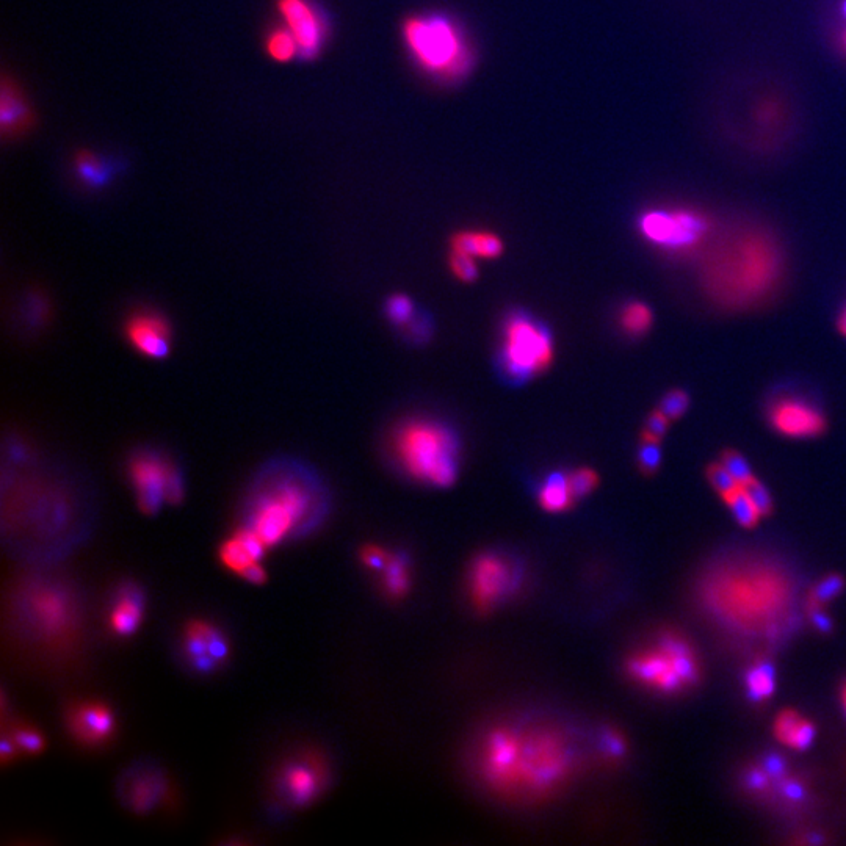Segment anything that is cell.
Masks as SVG:
<instances>
[{"instance_id":"cell-50","label":"cell","mask_w":846,"mask_h":846,"mask_svg":"<svg viewBox=\"0 0 846 846\" xmlns=\"http://www.w3.org/2000/svg\"><path fill=\"white\" fill-rule=\"evenodd\" d=\"M0 756H2V763H4V765H7L8 762H13V760L19 759V756H21V752L18 751V748H16L13 740H11L5 732L4 737H2V746H0Z\"/></svg>"},{"instance_id":"cell-5","label":"cell","mask_w":846,"mask_h":846,"mask_svg":"<svg viewBox=\"0 0 846 846\" xmlns=\"http://www.w3.org/2000/svg\"><path fill=\"white\" fill-rule=\"evenodd\" d=\"M256 492L278 502L295 519L298 536L312 532L328 511V494L322 481L297 464H275L265 470Z\"/></svg>"},{"instance_id":"cell-33","label":"cell","mask_w":846,"mask_h":846,"mask_svg":"<svg viewBox=\"0 0 846 846\" xmlns=\"http://www.w3.org/2000/svg\"><path fill=\"white\" fill-rule=\"evenodd\" d=\"M707 478H709L713 489L723 497H727L732 492L737 491L738 488H742L723 463L710 464L709 469H707Z\"/></svg>"},{"instance_id":"cell-14","label":"cell","mask_w":846,"mask_h":846,"mask_svg":"<svg viewBox=\"0 0 846 846\" xmlns=\"http://www.w3.org/2000/svg\"><path fill=\"white\" fill-rule=\"evenodd\" d=\"M124 334L132 348L149 359L170 355L173 328L165 315L154 309H137L127 317Z\"/></svg>"},{"instance_id":"cell-41","label":"cell","mask_w":846,"mask_h":846,"mask_svg":"<svg viewBox=\"0 0 846 846\" xmlns=\"http://www.w3.org/2000/svg\"><path fill=\"white\" fill-rule=\"evenodd\" d=\"M801 721L803 720L795 712L782 713L778 718V723H776V735H778L779 740L789 745Z\"/></svg>"},{"instance_id":"cell-20","label":"cell","mask_w":846,"mask_h":846,"mask_svg":"<svg viewBox=\"0 0 846 846\" xmlns=\"http://www.w3.org/2000/svg\"><path fill=\"white\" fill-rule=\"evenodd\" d=\"M452 251L469 254L475 259H494L503 253V242L492 232L464 231L453 237Z\"/></svg>"},{"instance_id":"cell-45","label":"cell","mask_w":846,"mask_h":846,"mask_svg":"<svg viewBox=\"0 0 846 846\" xmlns=\"http://www.w3.org/2000/svg\"><path fill=\"white\" fill-rule=\"evenodd\" d=\"M660 651L665 652L669 658L691 655V649L688 648V644L680 640V638L673 637V635H665L660 640Z\"/></svg>"},{"instance_id":"cell-38","label":"cell","mask_w":846,"mask_h":846,"mask_svg":"<svg viewBox=\"0 0 846 846\" xmlns=\"http://www.w3.org/2000/svg\"><path fill=\"white\" fill-rule=\"evenodd\" d=\"M742 488L745 489L746 494H748L752 503L756 505L760 516H768V514L773 511V499H771L770 491H768V489L765 488V485L760 483L757 478L749 481V483H746V485L742 486Z\"/></svg>"},{"instance_id":"cell-25","label":"cell","mask_w":846,"mask_h":846,"mask_svg":"<svg viewBox=\"0 0 846 846\" xmlns=\"http://www.w3.org/2000/svg\"><path fill=\"white\" fill-rule=\"evenodd\" d=\"M746 690L752 702L770 698L776 690V668L768 660H762L746 674Z\"/></svg>"},{"instance_id":"cell-43","label":"cell","mask_w":846,"mask_h":846,"mask_svg":"<svg viewBox=\"0 0 846 846\" xmlns=\"http://www.w3.org/2000/svg\"><path fill=\"white\" fill-rule=\"evenodd\" d=\"M671 660H673V668L676 669L677 674L682 677L685 684H695L699 673L693 657L684 655V657L671 658Z\"/></svg>"},{"instance_id":"cell-16","label":"cell","mask_w":846,"mask_h":846,"mask_svg":"<svg viewBox=\"0 0 846 846\" xmlns=\"http://www.w3.org/2000/svg\"><path fill=\"white\" fill-rule=\"evenodd\" d=\"M121 798L127 809L146 814L156 809L163 799L170 796V784L159 768L137 765L124 773L120 782Z\"/></svg>"},{"instance_id":"cell-6","label":"cell","mask_w":846,"mask_h":846,"mask_svg":"<svg viewBox=\"0 0 846 846\" xmlns=\"http://www.w3.org/2000/svg\"><path fill=\"white\" fill-rule=\"evenodd\" d=\"M403 38L416 62L436 76H458L469 62L463 33L442 16L409 18L403 24Z\"/></svg>"},{"instance_id":"cell-57","label":"cell","mask_w":846,"mask_h":846,"mask_svg":"<svg viewBox=\"0 0 846 846\" xmlns=\"http://www.w3.org/2000/svg\"><path fill=\"white\" fill-rule=\"evenodd\" d=\"M843 701H845V710H846V690H845V698H843Z\"/></svg>"},{"instance_id":"cell-12","label":"cell","mask_w":846,"mask_h":846,"mask_svg":"<svg viewBox=\"0 0 846 846\" xmlns=\"http://www.w3.org/2000/svg\"><path fill=\"white\" fill-rule=\"evenodd\" d=\"M182 658L190 671L207 674L217 673L228 662L231 654L226 633L207 619H190L182 627L179 640Z\"/></svg>"},{"instance_id":"cell-27","label":"cell","mask_w":846,"mask_h":846,"mask_svg":"<svg viewBox=\"0 0 846 846\" xmlns=\"http://www.w3.org/2000/svg\"><path fill=\"white\" fill-rule=\"evenodd\" d=\"M13 740L21 756L35 757L46 749V738L43 732L29 723L11 724L10 731L5 732Z\"/></svg>"},{"instance_id":"cell-10","label":"cell","mask_w":846,"mask_h":846,"mask_svg":"<svg viewBox=\"0 0 846 846\" xmlns=\"http://www.w3.org/2000/svg\"><path fill=\"white\" fill-rule=\"evenodd\" d=\"M641 234L666 250L687 251L710 232V220L696 210H651L640 220Z\"/></svg>"},{"instance_id":"cell-44","label":"cell","mask_w":846,"mask_h":846,"mask_svg":"<svg viewBox=\"0 0 846 846\" xmlns=\"http://www.w3.org/2000/svg\"><path fill=\"white\" fill-rule=\"evenodd\" d=\"M361 560L364 561L367 568L381 572V569L386 566L387 560H389V554H386L381 547L366 546L362 549Z\"/></svg>"},{"instance_id":"cell-48","label":"cell","mask_w":846,"mask_h":846,"mask_svg":"<svg viewBox=\"0 0 846 846\" xmlns=\"http://www.w3.org/2000/svg\"><path fill=\"white\" fill-rule=\"evenodd\" d=\"M239 575L243 580H246L248 583H253V585H262V583L267 582V572H265V568L262 566L261 561L250 564V566L243 569Z\"/></svg>"},{"instance_id":"cell-2","label":"cell","mask_w":846,"mask_h":846,"mask_svg":"<svg viewBox=\"0 0 846 846\" xmlns=\"http://www.w3.org/2000/svg\"><path fill=\"white\" fill-rule=\"evenodd\" d=\"M781 264L774 240L762 232H749L712 257L705 268V287L721 304L745 306L773 289Z\"/></svg>"},{"instance_id":"cell-49","label":"cell","mask_w":846,"mask_h":846,"mask_svg":"<svg viewBox=\"0 0 846 846\" xmlns=\"http://www.w3.org/2000/svg\"><path fill=\"white\" fill-rule=\"evenodd\" d=\"M768 776L767 773L763 770H751L745 776V785L748 787L749 790H759L765 789L768 785Z\"/></svg>"},{"instance_id":"cell-42","label":"cell","mask_w":846,"mask_h":846,"mask_svg":"<svg viewBox=\"0 0 846 846\" xmlns=\"http://www.w3.org/2000/svg\"><path fill=\"white\" fill-rule=\"evenodd\" d=\"M814 740L815 727L809 721H801L795 734H793L792 740H790L789 746L798 749V751H806L812 746Z\"/></svg>"},{"instance_id":"cell-17","label":"cell","mask_w":846,"mask_h":846,"mask_svg":"<svg viewBox=\"0 0 846 846\" xmlns=\"http://www.w3.org/2000/svg\"><path fill=\"white\" fill-rule=\"evenodd\" d=\"M768 417L774 430L789 438H815L826 430V419L820 409L798 398L779 400Z\"/></svg>"},{"instance_id":"cell-47","label":"cell","mask_w":846,"mask_h":846,"mask_svg":"<svg viewBox=\"0 0 846 846\" xmlns=\"http://www.w3.org/2000/svg\"><path fill=\"white\" fill-rule=\"evenodd\" d=\"M602 746H604V751L607 752L608 756L611 757H621L626 752V745L615 732H605Z\"/></svg>"},{"instance_id":"cell-4","label":"cell","mask_w":846,"mask_h":846,"mask_svg":"<svg viewBox=\"0 0 846 846\" xmlns=\"http://www.w3.org/2000/svg\"><path fill=\"white\" fill-rule=\"evenodd\" d=\"M554 359V337L541 320L516 311L503 323L499 367L510 383H527L549 369Z\"/></svg>"},{"instance_id":"cell-31","label":"cell","mask_w":846,"mask_h":846,"mask_svg":"<svg viewBox=\"0 0 846 846\" xmlns=\"http://www.w3.org/2000/svg\"><path fill=\"white\" fill-rule=\"evenodd\" d=\"M387 319L400 328H406L417 315L416 306L406 295H392L386 303Z\"/></svg>"},{"instance_id":"cell-1","label":"cell","mask_w":846,"mask_h":846,"mask_svg":"<svg viewBox=\"0 0 846 846\" xmlns=\"http://www.w3.org/2000/svg\"><path fill=\"white\" fill-rule=\"evenodd\" d=\"M571 748L555 735L525 740L521 732L500 729L489 735L483 752V773L500 789L525 787L543 793L571 773Z\"/></svg>"},{"instance_id":"cell-23","label":"cell","mask_w":846,"mask_h":846,"mask_svg":"<svg viewBox=\"0 0 846 846\" xmlns=\"http://www.w3.org/2000/svg\"><path fill=\"white\" fill-rule=\"evenodd\" d=\"M2 131L4 134H15V132L22 131L29 123L30 115L27 104L22 99L21 93H18L15 85H10L4 82L2 88Z\"/></svg>"},{"instance_id":"cell-29","label":"cell","mask_w":846,"mask_h":846,"mask_svg":"<svg viewBox=\"0 0 846 846\" xmlns=\"http://www.w3.org/2000/svg\"><path fill=\"white\" fill-rule=\"evenodd\" d=\"M651 309L648 304L641 303V301H632L626 304L621 312V325L627 334L632 336H641V334L648 333L652 326Z\"/></svg>"},{"instance_id":"cell-51","label":"cell","mask_w":846,"mask_h":846,"mask_svg":"<svg viewBox=\"0 0 846 846\" xmlns=\"http://www.w3.org/2000/svg\"><path fill=\"white\" fill-rule=\"evenodd\" d=\"M810 621L820 632L829 633L832 630V619L818 607H814L810 611Z\"/></svg>"},{"instance_id":"cell-39","label":"cell","mask_w":846,"mask_h":846,"mask_svg":"<svg viewBox=\"0 0 846 846\" xmlns=\"http://www.w3.org/2000/svg\"><path fill=\"white\" fill-rule=\"evenodd\" d=\"M843 586H845V582L840 575H829L826 579L821 580L812 593L815 605L828 604L834 597L842 593Z\"/></svg>"},{"instance_id":"cell-9","label":"cell","mask_w":846,"mask_h":846,"mask_svg":"<svg viewBox=\"0 0 846 846\" xmlns=\"http://www.w3.org/2000/svg\"><path fill=\"white\" fill-rule=\"evenodd\" d=\"M326 787V767L314 751L292 754L276 765L272 795L279 809L311 806Z\"/></svg>"},{"instance_id":"cell-34","label":"cell","mask_w":846,"mask_h":846,"mask_svg":"<svg viewBox=\"0 0 846 846\" xmlns=\"http://www.w3.org/2000/svg\"><path fill=\"white\" fill-rule=\"evenodd\" d=\"M690 408V395L682 389H673L662 398L658 409L668 417L669 420H677L687 413Z\"/></svg>"},{"instance_id":"cell-35","label":"cell","mask_w":846,"mask_h":846,"mask_svg":"<svg viewBox=\"0 0 846 846\" xmlns=\"http://www.w3.org/2000/svg\"><path fill=\"white\" fill-rule=\"evenodd\" d=\"M638 464L644 474H654L662 464V447L660 441L644 439L638 450Z\"/></svg>"},{"instance_id":"cell-3","label":"cell","mask_w":846,"mask_h":846,"mask_svg":"<svg viewBox=\"0 0 846 846\" xmlns=\"http://www.w3.org/2000/svg\"><path fill=\"white\" fill-rule=\"evenodd\" d=\"M392 453L406 475L434 488H449L460 474V438L439 420L402 423L392 436Z\"/></svg>"},{"instance_id":"cell-53","label":"cell","mask_w":846,"mask_h":846,"mask_svg":"<svg viewBox=\"0 0 846 846\" xmlns=\"http://www.w3.org/2000/svg\"><path fill=\"white\" fill-rule=\"evenodd\" d=\"M839 328L840 331H842L843 336H846V309L843 311V314L840 315Z\"/></svg>"},{"instance_id":"cell-15","label":"cell","mask_w":846,"mask_h":846,"mask_svg":"<svg viewBox=\"0 0 846 846\" xmlns=\"http://www.w3.org/2000/svg\"><path fill=\"white\" fill-rule=\"evenodd\" d=\"M278 11L297 40L300 57H317L326 38L325 21L319 11L308 0H278Z\"/></svg>"},{"instance_id":"cell-37","label":"cell","mask_w":846,"mask_h":846,"mask_svg":"<svg viewBox=\"0 0 846 846\" xmlns=\"http://www.w3.org/2000/svg\"><path fill=\"white\" fill-rule=\"evenodd\" d=\"M450 267H452V272L455 273L456 278L461 279V281L472 282L477 279V262H475V257L469 256V254L452 251Z\"/></svg>"},{"instance_id":"cell-22","label":"cell","mask_w":846,"mask_h":846,"mask_svg":"<svg viewBox=\"0 0 846 846\" xmlns=\"http://www.w3.org/2000/svg\"><path fill=\"white\" fill-rule=\"evenodd\" d=\"M627 669H629L630 676L640 680L643 684L657 687L658 682L668 673L669 669H673V660L662 651L648 652V654L630 658Z\"/></svg>"},{"instance_id":"cell-26","label":"cell","mask_w":846,"mask_h":846,"mask_svg":"<svg viewBox=\"0 0 846 846\" xmlns=\"http://www.w3.org/2000/svg\"><path fill=\"white\" fill-rule=\"evenodd\" d=\"M383 588L391 597L405 596L409 588V566L403 555H389L386 566L381 569Z\"/></svg>"},{"instance_id":"cell-46","label":"cell","mask_w":846,"mask_h":846,"mask_svg":"<svg viewBox=\"0 0 846 846\" xmlns=\"http://www.w3.org/2000/svg\"><path fill=\"white\" fill-rule=\"evenodd\" d=\"M785 760L779 754H768L763 760V771L770 776V778L779 779L785 774Z\"/></svg>"},{"instance_id":"cell-18","label":"cell","mask_w":846,"mask_h":846,"mask_svg":"<svg viewBox=\"0 0 846 846\" xmlns=\"http://www.w3.org/2000/svg\"><path fill=\"white\" fill-rule=\"evenodd\" d=\"M145 616V593L135 582H121L113 590L110 602L109 629L113 635L127 638L137 633Z\"/></svg>"},{"instance_id":"cell-21","label":"cell","mask_w":846,"mask_h":846,"mask_svg":"<svg viewBox=\"0 0 846 846\" xmlns=\"http://www.w3.org/2000/svg\"><path fill=\"white\" fill-rule=\"evenodd\" d=\"M538 499L539 505L552 513H560L571 508L572 503L577 499L572 492L569 474L552 472L539 488Z\"/></svg>"},{"instance_id":"cell-56","label":"cell","mask_w":846,"mask_h":846,"mask_svg":"<svg viewBox=\"0 0 846 846\" xmlns=\"http://www.w3.org/2000/svg\"><path fill=\"white\" fill-rule=\"evenodd\" d=\"M842 15H843V18L846 19V0H843V2H842Z\"/></svg>"},{"instance_id":"cell-55","label":"cell","mask_w":846,"mask_h":846,"mask_svg":"<svg viewBox=\"0 0 846 846\" xmlns=\"http://www.w3.org/2000/svg\"><path fill=\"white\" fill-rule=\"evenodd\" d=\"M809 842L815 843V845H820V843L825 842V839H823V837H820V836H815V834H814V836L810 837Z\"/></svg>"},{"instance_id":"cell-54","label":"cell","mask_w":846,"mask_h":846,"mask_svg":"<svg viewBox=\"0 0 846 846\" xmlns=\"http://www.w3.org/2000/svg\"><path fill=\"white\" fill-rule=\"evenodd\" d=\"M840 46H842V51L846 54V27L843 29L842 35H840Z\"/></svg>"},{"instance_id":"cell-28","label":"cell","mask_w":846,"mask_h":846,"mask_svg":"<svg viewBox=\"0 0 846 846\" xmlns=\"http://www.w3.org/2000/svg\"><path fill=\"white\" fill-rule=\"evenodd\" d=\"M267 52L270 57L279 63H287L295 57H300L297 40L293 37L287 27H278L272 30L267 37Z\"/></svg>"},{"instance_id":"cell-40","label":"cell","mask_w":846,"mask_h":846,"mask_svg":"<svg viewBox=\"0 0 846 846\" xmlns=\"http://www.w3.org/2000/svg\"><path fill=\"white\" fill-rule=\"evenodd\" d=\"M669 422L671 420L665 416V414L657 409L654 413L649 416L648 422H646V428H644V439H654V441H660V439L665 436L666 431H668Z\"/></svg>"},{"instance_id":"cell-8","label":"cell","mask_w":846,"mask_h":846,"mask_svg":"<svg viewBox=\"0 0 846 846\" xmlns=\"http://www.w3.org/2000/svg\"><path fill=\"white\" fill-rule=\"evenodd\" d=\"M19 602V615L26 619L27 630L40 641L65 640L76 626L74 599L62 585L33 582L24 588Z\"/></svg>"},{"instance_id":"cell-52","label":"cell","mask_w":846,"mask_h":846,"mask_svg":"<svg viewBox=\"0 0 846 846\" xmlns=\"http://www.w3.org/2000/svg\"><path fill=\"white\" fill-rule=\"evenodd\" d=\"M782 792H784L785 798H789L790 801H803L806 798V789L796 781L785 782L782 785Z\"/></svg>"},{"instance_id":"cell-30","label":"cell","mask_w":846,"mask_h":846,"mask_svg":"<svg viewBox=\"0 0 846 846\" xmlns=\"http://www.w3.org/2000/svg\"><path fill=\"white\" fill-rule=\"evenodd\" d=\"M727 507L731 508L734 514L735 521L742 527L751 528L759 522L760 513L757 511L756 505L749 499L745 489L738 488L737 491L732 492L729 496L724 497Z\"/></svg>"},{"instance_id":"cell-11","label":"cell","mask_w":846,"mask_h":846,"mask_svg":"<svg viewBox=\"0 0 846 846\" xmlns=\"http://www.w3.org/2000/svg\"><path fill=\"white\" fill-rule=\"evenodd\" d=\"M467 582L470 599L475 607L488 610L516 593L521 586L522 569L514 563L513 558L488 552L480 555L470 566Z\"/></svg>"},{"instance_id":"cell-13","label":"cell","mask_w":846,"mask_h":846,"mask_svg":"<svg viewBox=\"0 0 846 846\" xmlns=\"http://www.w3.org/2000/svg\"><path fill=\"white\" fill-rule=\"evenodd\" d=\"M65 727L74 742L88 749L112 743L116 734V716L112 707L98 699H79L65 709Z\"/></svg>"},{"instance_id":"cell-36","label":"cell","mask_w":846,"mask_h":846,"mask_svg":"<svg viewBox=\"0 0 846 846\" xmlns=\"http://www.w3.org/2000/svg\"><path fill=\"white\" fill-rule=\"evenodd\" d=\"M569 481H571L572 492H574L575 499L585 497L596 488L599 483V477L593 469L583 467V469L574 470L569 474Z\"/></svg>"},{"instance_id":"cell-7","label":"cell","mask_w":846,"mask_h":846,"mask_svg":"<svg viewBox=\"0 0 846 846\" xmlns=\"http://www.w3.org/2000/svg\"><path fill=\"white\" fill-rule=\"evenodd\" d=\"M127 478L145 514H156L163 503L178 505L185 496L184 477L176 463L156 450H138L127 463Z\"/></svg>"},{"instance_id":"cell-24","label":"cell","mask_w":846,"mask_h":846,"mask_svg":"<svg viewBox=\"0 0 846 846\" xmlns=\"http://www.w3.org/2000/svg\"><path fill=\"white\" fill-rule=\"evenodd\" d=\"M77 176L90 188H101L112 179L113 165L94 156L93 152H79L76 157Z\"/></svg>"},{"instance_id":"cell-32","label":"cell","mask_w":846,"mask_h":846,"mask_svg":"<svg viewBox=\"0 0 846 846\" xmlns=\"http://www.w3.org/2000/svg\"><path fill=\"white\" fill-rule=\"evenodd\" d=\"M721 463L731 472L732 477L738 481V485L740 486H745L746 483L756 478L752 474L751 466H749L748 461H746L742 453L735 452V450H726L721 455Z\"/></svg>"},{"instance_id":"cell-19","label":"cell","mask_w":846,"mask_h":846,"mask_svg":"<svg viewBox=\"0 0 846 846\" xmlns=\"http://www.w3.org/2000/svg\"><path fill=\"white\" fill-rule=\"evenodd\" d=\"M267 549L268 547L257 536V533L253 532L250 527L243 525V527L237 528L235 533H232L226 539L225 543L221 544L218 555H220V561L228 571L239 575L250 564L261 561Z\"/></svg>"}]
</instances>
